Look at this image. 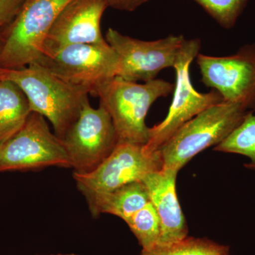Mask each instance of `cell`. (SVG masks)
<instances>
[{
  "label": "cell",
  "mask_w": 255,
  "mask_h": 255,
  "mask_svg": "<svg viewBox=\"0 0 255 255\" xmlns=\"http://www.w3.org/2000/svg\"><path fill=\"white\" fill-rule=\"evenodd\" d=\"M226 29L232 28L248 0H194Z\"/></svg>",
  "instance_id": "d6986e66"
},
{
  "label": "cell",
  "mask_w": 255,
  "mask_h": 255,
  "mask_svg": "<svg viewBox=\"0 0 255 255\" xmlns=\"http://www.w3.org/2000/svg\"><path fill=\"white\" fill-rule=\"evenodd\" d=\"M1 46H2V38H1V33H0V50H1Z\"/></svg>",
  "instance_id": "7402d4cb"
},
{
  "label": "cell",
  "mask_w": 255,
  "mask_h": 255,
  "mask_svg": "<svg viewBox=\"0 0 255 255\" xmlns=\"http://www.w3.org/2000/svg\"><path fill=\"white\" fill-rule=\"evenodd\" d=\"M0 79L12 81L21 89L31 112L48 119L60 140L78 119L90 95L85 89L70 85L36 63L20 69L0 68Z\"/></svg>",
  "instance_id": "6da1fadb"
},
{
  "label": "cell",
  "mask_w": 255,
  "mask_h": 255,
  "mask_svg": "<svg viewBox=\"0 0 255 255\" xmlns=\"http://www.w3.org/2000/svg\"><path fill=\"white\" fill-rule=\"evenodd\" d=\"M105 39L120 58L119 77L134 82L155 80L164 69L174 68L186 40L182 35H169L157 41H141L112 28Z\"/></svg>",
  "instance_id": "30bf717a"
},
{
  "label": "cell",
  "mask_w": 255,
  "mask_h": 255,
  "mask_svg": "<svg viewBox=\"0 0 255 255\" xmlns=\"http://www.w3.org/2000/svg\"><path fill=\"white\" fill-rule=\"evenodd\" d=\"M174 90V84L163 80L138 84L117 76L100 84L92 95L100 98L110 114L119 141L145 144L150 137L145 122L147 112L157 99Z\"/></svg>",
  "instance_id": "7a4b0ae2"
},
{
  "label": "cell",
  "mask_w": 255,
  "mask_h": 255,
  "mask_svg": "<svg viewBox=\"0 0 255 255\" xmlns=\"http://www.w3.org/2000/svg\"><path fill=\"white\" fill-rule=\"evenodd\" d=\"M214 150L247 156L251 162L245 164V167L255 170V115L253 112Z\"/></svg>",
  "instance_id": "2e32d148"
},
{
  "label": "cell",
  "mask_w": 255,
  "mask_h": 255,
  "mask_svg": "<svg viewBox=\"0 0 255 255\" xmlns=\"http://www.w3.org/2000/svg\"><path fill=\"white\" fill-rule=\"evenodd\" d=\"M160 150L151 152L145 144L119 141L113 152L90 173H73L78 190L90 204L117 188L140 182L147 174L162 169Z\"/></svg>",
  "instance_id": "5b68a950"
},
{
  "label": "cell",
  "mask_w": 255,
  "mask_h": 255,
  "mask_svg": "<svg viewBox=\"0 0 255 255\" xmlns=\"http://www.w3.org/2000/svg\"><path fill=\"white\" fill-rule=\"evenodd\" d=\"M140 255H229V248L206 238L187 237L173 244L142 250Z\"/></svg>",
  "instance_id": "e0dca14e"
},
{
  "label": "cell",
  "mask_w": 255,
  "mask_h": 255,
  "mask_svg": "<svg viewBox=\"0 0 255 255\" xmlns=\"http://www.w3.org/2000/svg\"><path fill=\"white\" fill-rule=\"evenodd\" d=\"M107 7L104 0H71L48 32L42 54L70 45L107 43L101 31V19Z\"/></svg>",
  "instance_id": "7c38bea8"
},
{
  "label": "cell",
  "mask_w": 255,
  "mask_h": 255,
  "mask_svg": "<svg viewBox=\"0 0 255 255\" xmlns=\"http://www.w3.org/2000/svg\"><path fill=\"white\" fill-rule=\"evenodd\" d=\"M77 255V254H59V255Z\"/></svg>",
  "instance_id": "603a6c76"
},
{
  "label": "cell",
  "mask_w": 255,
  "mask_h": 255,
  "mask_svg": "<svg viewBox=\"0 0 255 255\" xmlns=\"http://www.w3.org/2000/svg\"><path fill=\"white\" fill-rule=\"evenodd\" d=\"M55 76L92 95L96 87L119 76L121 59L108 43L76 44L42 54L36 61Z\"/></svg>",
  "instance_id": "52a82bcc"
},
{
  "label": "cell",
  "mask_w": 255,
  "mask_h": 255,
  "mask_svg": "<svg viewBox=\"0 0 255 255\" xmlns=\"http://www.w3.org/2000/svg\"><path fill=\"white\" fill-rule=\"evenodd\" d=\"M31 112L21 89L12 81L0 79V144L23 127Z\"/></svg>",
  "instance_id": "9a60e30c"
},
{
  "label": "cell",
  "mask_w": 255,
  "mask_h": 255,
  "mask_svg": "<svg viewBox=\"0 0 255 255\" xmlns=\"http://www.w3.org/2000/svg\"><path fill=\"white\" fill-rule=\"evenodd\" d=\"M25 1L26 0H0V31L14 21Z\"/></svg>",
  "instance_id": "ffe728a7"
},
{
  "label": "cell",
  "mask_w": 255,
  "mask_h": 255,
  "mask_svg": "<svg viewBox=\"0 0 255 255\" xmlns=\"http://www.w3.org/2000/svg\"><path fill=\"white\" fill-rule=\"evenodd\" d=\"M70 1L26 0L14 21L0 31V68H23L36 61L48 32Z\"/></svg>",
  "instance_id": "277c9868"
},
{
  "label": "cell",
  "mask_w": 255,
  "mask_h": 255,
  "mask_svg": "<svg viewBox=\"0 0 255 255\" xmlns=\"http://www.w3.org/2000/svg\"><path fill=\"white\" fill-rule=\"evenodd\" d=\"M196 63L206 87L219 92L224 102L244 104L255 110V44L226 57L199 53Z\"/></svg>",
  "instance_id": "8fae6325"
},
{
  "label": "cell",
  "mask_w": 255,
  "mask_h": 255,
  "mask_svg": "<svg viewBox=\"0 0 255 255\" xmlns=\"http://www.w3.org/2000/svg\"><path fill=\"white\" fill-rule=\"evenodd\" d=\"M71 167L63 142L50 131L43 116L32 112L23 127L0 144V172Z\"/></svg>",
  "instance_id": "8992f818"
},
{
  "label": "cell",
  "mask_w": 255,
  "mask_h": 255,
  "mask_svg": "<svg viewBox=\"0 0 255 255\" xmlns=\"http://www.w3.org/2000/svg\"><path fill=\"white\" fill-rule=\"evenodd\" d=\"M74 173H90L105 160L119 142L110 114L104 106L95 109L84 102L78 119L62 139Z\"/></svg>",
  "instance_id": "9c48e42d"
},
{
  "label": "cell",
  "mask_w": 255,
  "mask_h": 255,
  "mask_svg": "<svg viewBox=\"0 0 255 255\" xmlns=\"http://www.w3.org/2000/svg\"><path fill=\"white\" fill-rule=\"evenodd\" d=\"M136 237L142 250L157 246L160 238V221L157 211L149 202L126 221Z\"/></svg>",
  "instance_id": "ac0fdd59"
},
{
  "label": "cell",
  "mask_w": 255,
  "mask_h": 255,
  "mask_svg": "<svg viewBox=\"0 0 255 255\" xmlns=\"http://www.w3.org/2000/svg\"><path fill=\"white\" fill-rule=\"evenodd\" d=\"M177 174L161 169L147 174L142 180L160 221L159 246L173 244L188 237L187 223L176 189Z\"/></svg>",
  "instance_id": "4fadbf2b"
},
{
  "label": "cell",
  "mask_w": 255,
  "mask_h": 255,
  "mask_svg": "<svg viewBox=\"0 0 255 255\" xmlns=\"http://www.w3.org/2000/svg\"><path fill=\"white\" fill-rule=\"evenodd\" d=\"M201 41L198 38L186 39L174 65L176 83L174 97L168 114L161 123L150 128L147 150H159L178 129L211 106L223 102L219 92L212 90L209 93H199L193 87L189 67L199 53Z\"/></svg>",
  "instance_id": "ba28073f"
},
{
  "label": "cell",
  "mask_w": 255,
  "mask_h": 255,
  "mask_svg": "<svg viewBox=\"0 0 255 255\" xmlns=\"http://www.w3.org/2000/svg\"><path fill=\"white\" fill-rule=\"evenodd\" d=\"M250 112L244 104L224 101L203 111L161 146L162 169L179 172L201 151L223 141Z\"/></svg>",
  "instance_id": "3957f363"
},
{
  "label": "cell",
  "mask_w": 255,
  "mask_h": 255,
  "mask_svg": "<svg viewBox=\"0 0 255 255\" xmlns=\"http://www.w3.org/2000/svg\"><path fill=\"white\" fill-rule=\"evenodd\" d=\"M144 183L134 182L117 188L88 204L94 217L102 214L114 215L127 221L150 202Z\"/></svg>",
  "instance_id": "5bb4252c"
},
{
  "label": "cell",
  "mask_w": 255,
  "mask_h": 255,
  "mask_svg": "<svg viewBox=\"0 0 255 255\" xmlns=\"http://www.w3.org/2000/svg\"><path fill=\"white\" fill-rule=\"evenodd\" d=\"M108 7L121 10V11H132L139 6L145 4L149 0H104Z\"/></svg>",
  "instance_id": "44dd1931"
}]
</instances>
